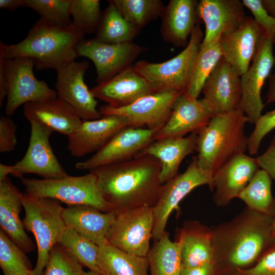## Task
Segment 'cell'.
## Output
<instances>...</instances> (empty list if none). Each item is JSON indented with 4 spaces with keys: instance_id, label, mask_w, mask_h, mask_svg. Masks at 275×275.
Segmentation results:
<instances>
[{
    "instance_id": "obj_8",
    "label": "cell",
    "mask_w": 275,
    "mask_h": 275,
    "mask_svg": "<svg viewBox=\"0 0 275 275\" xmlns=\"http://www.w3.org/2000/svg\"><path fill=\"white\" fill-rule=\"evenodd\" d=\"M31 126L30 142L23 157L11 166L0 164V180L12 175L19 178L28 174L37 175L43 179L60 178L68 175L55 156L49 143L53 132L35 121Z\"/></svg>"
},
{
    "instance_id": "obj_32",
    "label": "cell",
    "mask_w": 275,
    "mask_h": 275,
    "mask_svg": "<svg viewBox=\"0 0 275 275\" xmlns=\"http://www.w3.org/2000/svg\"><path fill=\"white\" fill-rule=\"evenodd\" d=\"M140 31L123 17L112 0L103 13L94 38L105 43H123L132 42Z\"/></svg>"
},
{
    "instance_id": "obj_26",
    "label": "cell",
    "mask_w": 275,
    "mask_h": 275,
    "mask_svg": "<svg viewBox=\"0 0 275 275\" xmlns=\"http://www.w3.org/2000/svg\"><path fill=\"white\" fill-rule=\"evenodd\" d=\"M21 193L7 177L0 180V226L2 230L24 252L35 250V244L25 231L19 217Z\"/></svg>"
},
{
    "instance_id": "obj_33",
    "label": "cell",
    "mask_w": 275,
    "mask_h": 275,
    "mask_svg": "<svg viewBox=\"0 0 275 275\" xmlns=\"http://www.w3.org/2000/svg\"><path fill=\"white\" fill-rule=\"evenodd\" d=\"M237 198L253 210L272 216L275 215V198L272 194L271 178L263 170H258Z\"/></svg>"
},
{
    "instance_id": "obj_9",
    "label": "cell",
    "mask_w": 275,
    "mask_h": 275,
    "mask_svg": "<svg viewBox=\"0 0 275 275\" xmlns=\"http://www.w3.org/2000/svg\"><path fill=\"white\" fill-rule=\"evenodd\" d=\"M153 207L143 206L117 213L107 242L125 252L147 257L154 227Z\"/></svg>"
},
{
    "instance_id": "obj_18",
    "label": "cell",
    "mask_w": 275,
    "mask_h": 275,
    "mask_svg": "<svg viewBox=\"0 0 275 275\" xmlns=\"http://www.w3.org/2000/svg\"><path fill=\"white\" fill-rule=\"evenodd\" d=\"M202 92L203 99L214 116L238 109L242 97L241 77L222 57Z\"/></svg>"
},
{
    "instance_id": "obj_29",
    "label": "cell",
    "mask_w": 275,
    "mask_h": 275,
    "mask_svg": "<svg viewBox=\"0 0 275 275\" xmlns=\"http://www.w3.org/2000/svg\"><path fill=\"white\" fill-rule=\"evenodd\" d=\"M182 268L213 263L210 228L198 221L185 222L179 231Z\"/></svg>"
},
{
    "instance_id": "obj_27",
    "label": "cell",
    "mask_w": 275,
    "mask_h": 275,
    "mask_svg": "<svg viewBox=\"0 0 275 275\" xmlns=\"http://www.w3.org/2000/svg\"><path fill=\"white\" fill-rule=\"evenodd\" d=\"M197 136V133H192L186 137L154 140L139 154L150 155L160 161V181L163 184L178 174L183 159L196 150Z\"/></svg>"
},
{
    "instance_id": "obj_23",
    "label": "cell",
    "mask_w": 275,
    "mask_h": 275,
    "mask_svg": "<svg viewBox=\"0 0 275 275\" xmlns=\"http://www.w3.org/2000/svg\"><path fill=\"white\" fill-rule=\"evenodd\" d=\"M263 37L259 26L249 16L236 30L219 39L223 57L240 76L250 67Z\"/></svg>"
},
{
    "instance_id": "obj_42",
    "label": "cell",
    "mask_w": 275,
    "mask_h": 275,
    "mask_svg": "<svg viewBox=\"0 0 275 275\" xmlns=\"http://www.w3.org/2000/svg\"><path fill=\"white\" fill-rule=\"evenodd\" d=\"M242 3L252 13L263 37L275 41V17L268 13L262 0H242Z\"/></svg>"
},
{
    "instance_id": "obj_43",
    "label": "cell",
    "mask_w": 275,
    "mask_h": 275,
    "mask_svg": "<svg viewBox=\"0 0 275 275\" xmlns=\"http://www.w3.org/2000/svg\"><path fill=\"white\" fill-rule=\"evenodd\" d=\"M233 275H275V243L255 265Z\"/></svg>"
},
{
    "instance_id": "obj_11",
    "label": "cell",
    "mask_w": 275,
    "mask_h": 275,
    "mask_svg": "<svg viewBox=\"0 0 275 275\" xmlns=\"http://www.w3.org/2000/svg\"><path fill=\"white\" fill-rule=\"evenodd\" d=\"M212 177L199 166L194 157L186 170L178 173L161 185L158 197L153 207L154 227L152 238L158 239L166 231L169 217L180 202L195 188L207 185L210 188Z\"/></svg>"
},
{
    "instance_id": "obj_44",
    "label": "cell",
    "mask_w": 275,
    "mask_h": 275,
    "mask_svg": "<svg viewBox=\"0 0 275 275\" xmlns=\"http://www.w3.org/2000/svg\"><path fill=\"white\" fill-rule=\"evenodd\" d=\"M17 126L10 117L2 116L0 119V152L14 150L17 145Z\"/></svg>"
},
{
    "instance_id": "obj_36",
    "label": "cell",
    "mask_w": 275,
    "mask_h": 275,
    "mask_svg": "<svg viewBox=\"0 0 275 275\" xmlns=\"http://www.w3.org/2000/svg\"><path fill=\"white\" fill-rule=\"evenodd\" d=\"M59 243L84 267L100 274L99 246L66 227Z\"/></svg>"
},
{
    "instance_id": "obj_7",
    "label": "cell",
    "mask_w": 275,
    "mask_h": 275,
    "mask_svg": "<svg viewBox=\"0 0 275 275\" xmlns=\"http://www.w3.org/2000/svg\"><path fill=\"white\" fill-rule=\"evenodd\" d=\"M204 35L198 23L192 32L186 46L174 58L158 63L141 60L133 66L149 81L156 92H185Z\"/></svg>"
},
{
    "instance_id": "obj_16",
    "label": "cell",
    "mask_w": 275,
    "mask_h": 275,
    "mask_svg": "<svg viewBox=\"0 0 275 275\" xmlns=\"http://www.w3.org/2000/svg\"><path fill=\"white\" fill-rule=\"evenodd\" d=\"M183 92H156L145 96L132 104L114 108L107 105L100 107L102 116L117 115L125 117L128 126L159 130L169 119L173 103Z\"/></svg>"
},
{
    "instance_id": "obj_2",
    "label": "cell",
    "mask_w": 275,
    "mask_h": 275,
    "mask_svg": "<svg viewBox=\"0 0 275 275\" xmlns=\"http://www.w3.org/2000/svg\"><path fill=\"white\" fill-rule=\"evenodd\" d=\"M161 168L160 161L155 157L138 154L130 159L89 172L96 176L105 200L118 213L154 206L162 185Z\"/></svg>"
},
{
    "instance_id": "obj_49",
    "label": "cell",
    "mask_w": 275,
    "mask_h": 275,
    "mask_svg": "<svg viewBox=\"0 0 275 275\" xmlns=\"http://www.w3.org/2000/svg\"><path fill=\"white\" fill-rule=\"evenodd\" d=\"M23 0H0V8L14 11L22 7Z\"/></svg>"
},
{
    "instance_id": "obj_51",
    "label": "cell",
    "mask_w": 275,
    "mask_h": 275,
    "mask_svg": "<svg viewBox=\"0 0 275 275\" xmlns=\"http://www.w3.org/2000/svg\"><path fill=\"white\" fill-rule=\"evenodd\" d=\"M85 275H100L95 272L89 270L88 271H85Z\"/></svg>"
},
{
    "instance_id": "obj_35",
    "label": "cell",
    "mask_w": 275,
    "mask_h": 275,
    "mask_svg": "<svg viewBox=\"0 0 275 275\" xmlns=\"http://www.w3.org/2000/svg\"><path fill=\"white\" fill-rule=\"evenodd\" d=\"M123 17L141 30L160 17L164 9L160 0H113Z\"/></svg>"
},
{
    "instance_id": "obj_20",
    "label": "cell",
    "mask_w": 275,
    "mask_h": 275,
    "mask_svg": "<svg viewBox=\"0 0 275 275\" xmlns=\"http://www.w3.org/2000/svg\"><path fill=\"white\" fill-rule=\"evenodd\" d=\"M90 90L96 99L114 108L128 106L145 96L156 92L133 66L97 84Z\"/></svg>"
},
{
    "instance_id": "obj_1",
    "label": "cell",
    "mask_w": 275,
    "mask_h": 275,
    "mask_svg": "<svg viewBox=\"0 0 275 275\" xmlns=\"http://www.w3.org/2000/svg\"><path fill=\"white\" fill-rule=\"evenodd\" d=\"M273 216L247 207L210 228L217 275H233L255 265L275 243Z\"/></svg>"
},
{
    "instance_id": "obj_28",
    "label": "cell",
    "mask_w": 275,
    "mask_h": 275,
    "mask_svg": "<svg viewBox=\"0 0 275 275\" xmlns=\"http://www.w3.org/2000/svg\"><path fill=\"white\" fill-rule=\"evenodd\" d=\"M23 114L29 122L39 123L67 136L82 121L68 105L58 97L26 103L23 105Z\"/></svg>"
},
{
    "instance_id": "obj_22",
    "label": "cell",
    "mask_w": 275,
    "mask_h": 275,
    "mask_svg": "<svg viewBox=\"0 0 275 275\" xmlns=\"http://www.w3.org/2000/svg\"><path fill=\"white\" fill-rule=\"evenodd\" d=\"M198 13L205 25L201 47L218 42L223 35L236 30L246 17L239 0H200Z\"/></svg>"
},
{
    "instance_id": "obj_31",
    "label": "cell",
    "mask_w": 275,
    "mask_h": 275,
    "mask_svg": "<svg viewBox=\"0 0 275 275\" xmlns=\"http://www.w3.org/2000/svg\"><path fill=\"white\" fill-rule=\"evenodd\" d=\"M150 248L147 255L150 275H181L180 243L172 241L166 231Z\"/></svg>"
},
{
    "instance_id": "obj_47",
    "label": "cell",
    "mask_w": 275,
    "mask_h": 275,
    "mask_svg": "<svg viewBox=\"0 0 275 275\" xmlns=\"http://www.w3.org/2000/svg\"><path fill=\"white\" fill-rule=\"evenodd\" d=\"M181 275H217L213 263L182 268Z\"/></svg>"
},
{
    "instance_id": "obj_10",
    "label": "cell",
    "mask_w": 275,
    "mask_h": 275,
    "mask_svg": "<svg viewBox=\"0 0 275 275\" xmlns=\"http://www.w3.org/2000/svg\"><path fill=\"white\" fill-rule=\"evenodd\" d=\"M33 62L25 58L7 59L5 115L11 117L22 105L57 97L56 90L35 76Z\"/></svg>"
},
{
    "instance_id": "obj_52",
    "label": "cell",
    "mask_w": 275,
    "mask_h": 275,
    "mask_svg": "<svg viewBox=\"0 0 275 275\" xmlns=\"http://www.w3.org/2000/svg\"><path fill=\"white\" fill-rule=\"evenodd\" d=\"M272 228L275 234V215L273 216Z\"/></svg>"
},
{
    "instance_id": "obj_39",
    "label": "cell",
    "mask_w": 275,
    "mask_h": 275,
    "mask_svg": "<svg viewBox=\"0 0 275 275\" xmlns=\"http://www.w3.org/2000/svg\"><path fill=\"white\" fill-rule=\"evenodd\" d=\"M69 2L70 0H23L22 7L33 9L40 19L67 27L72 23L69 13Z\"/></svg>"
},
{
    "instance_id": "obj_50",
    "label": "cell",
    "mask_w": 275,
    "mask_h": 275,
    "mask_svg": "<svg viewBox=\"0 0 275 275\" xmlns=\"http://www.w3.org/2000/svg\"><path fill=\"white\" fill-rule=\"evenodd\" d=\"M262 1L268 13L275 17V0H262Z\"/></svg>"
},
{
    "instance_id": "obj_4",
    "label": "cell",
    "mask_w": 275,
    "mask_h": 275,
    "mask_svg": "<svg viewBox=\"0 0 275 275\" xmlns=\"http://www.w3.org/2000/svg\"><path fill=\"white\" fill-rule=\"evenodd\" d=\"M247 123L248 118L238 109L214 116L198 133V163L212 178L227 161L247 150L248 137L244 131Z\"/></svg>"
},
{
    "instance_id": "obj_6",
    "label": "cell",
    "mask_w": 275,
    "mask_h": 275,
    "mask_svg": "<svg viewBox=\"0 0 275 275\" xmlns=\"http://www.w3.org/2000/svg\"><path fill=\"white\" fill-rule=\"evenodd\" d=\"M20 179L25 193L29 195L57 200L67 206L89 205L104 212L114 211L103 196L96 176L90 172L53 179Z\"/></svg>"
},
{
    "instance_id": "obj_25",
    "label": "cell",
    "mask_w": 275,
    "mask_h": 275,
    "mask_svg": "<svg viewBox=\"0 0 275 275\" xmlns=\"http://www.w3.org/2000/svg\"><path fill=\"white\" fill-rule=\"evenodd\" d=\"M117 213L104 212L89 205H68L62 216L66 227L98 246L107 243L108 231Z\"/></svg>"
},
{
    "instance_id": "obj_40",
    "label": "cell",
    "mask_w": 275,
    "mask_h": 275,
    "mask_svg": "<svg viewBox=\"0 0 275 275\" xmlns=\"http://www.w3.org/2000/svg\"><path fill=\"white\" fill-rule=\"evenodd\" d=\"M83 266L60 243L51 249L43 275H85Z\"/></svg>"
},
{
    "instance_id": "obj_37",
    "label": "cell",
    "mask_w": 275,
    "mask_h": 275,
    "mask_svg": "<svg viewBox=\"0 0 275 275\" xmlns=\"http://www.w3.org/2000/svg\"><path fill=\"white\" fill-rule=\"evenodd\" d=\"M25 253L0 230V267L3 275H32L33 268Z\"/></svg>"
},
{
    "instance_id": "obj_34",
    "label": "cell",
    "mask_w": 275,
    "mask_h": 275,
    "mask_svg": "<svg viewBox=\"0 0 275 275\" xmlns=\"http://www.w3.org/2000/svg\"><path fill=\"white\" fill-rule=\"evenodd\" d=\"M223 57L218 42L200 47L186 94L198 99L209 76Z\"/></svg>"
},
{
    "instance_id": "obj_45",
    "label": "cell",
    "mask_w": 275,
    "mask_h": 275,
    "mask_svg": "<svg viewBox=\"0 0 275 275\" xmlns=\"http://www.w3.org/2000/svg\"><path fill=\"white\" fill-rule=\"evenodd\" d=\"M255 158L259 168L264 170L275 181V134L266 150Z\"/></svg>"
},
{
    "instance_id": "obj_3",
    "label": "cell",
    "mask_w": 275,
    "mask_h": 275,
    "mask_svg": "<svg viewBox=\"0 0 275 275\" xmlns=\"http://www.w3.org/2000/svg\"><path fill=\"white\" fill-rule=\"evenodd\" d=\"M84 36L72 24L63 27L40 18L22 41L4 44V50L7 59L28 58L38 70L57 71L75 61L76 47Z\"/></svg>"
},
{
    "instance_id": "obj_46",
    "label": "cell",
    "mask_w": 275,
    "mask_h": 275,
    "mask_svg": "<svg viewBox=\"0 0 275 275\" xmlns=\"http://www.w3.org/2000/svg\"><path fill=\"white\" fill-rule=\"evenodd\" d=\"M7 58L4 50V43L0 41V107L7 96L6 86V71Z\"/></svg>"
},
{
    "instance_id": "obj_17",
    "label": "cell",
    "mask_w": 275,
    "mask_h": 275,
    "mask_svg": "<svg viewBox=\"0 0 275 275\" xmlns=\"http://www.w3.org/2000/svg\"><path fill=\"white\" fill-rule=\"evenodd\" d=\"M260 168L255 158L245 153L237 154L224 163L213 174L210 189L218 207L230 204L248 184Z\"/></svg>"
},
{
    "instance_id": "obj_5",
    "label": "cell",
    "mask_w": 275,
    "mask_h": 275,
    "mask_svg": "<svg viewBox=\"0 0 275 275\" xmlns=\"http://www.w3.org/2000/svg\"><path fill=\"white\" fill-rule=\"evenodd\" d=\"M25 215L22 220L25 230L34 235L37 248V259L32 275H43L52 248L60 241L66 228L63 220V207L51 198L21 193Z\"/></svg>"
},
{
    "instance_id": "obj_14",
    "label": "cell",
    "mask_w": 275,
    "mask_h": 275,
    "mask_svg": "<svg viewBox=\"0 0 275 275\" xmlns=\"http://www.w3.org/2000/svg\"><path fill=\"white\" fill-rule=\"evenodd\" d=\"M88 61H74L57 71L55 84L57 97L68 105L82 121L101 118L98 102L85 82Z\"/></svg>"
},
{
    "instance_id": "obj_38",
    "label": "cell",
    "mask_w": 275,
    "mask_h": 275,
    "mask_svg": "<svg viewBox=\"0 0 275 275\" xmlns=\"http://www.w3.org/2000/svg\"><path fill=\"white\" fill-rule=\"evenodd\" d=\"M69 13L72 25L84 35L97 30L103 15L98 0H70Z\"/></svg>"
},
{
    "instance_id": "obj_12",
    "label": "cell",
    "mask_w": 275,
    "mask_h": 275,
    "mask_svg": "<svg viewBox=\"0 0 275 275\" xmlns=\"http://www.w3.org/2000/svg\"><path fill=\"white\" fill-rule=\"evenodd\" d=\"M78 56L91 60L95 67L96 83L100 84L133 66L137 57L147 50L132 42L108 44L95 38L82 39L76 47Z\"/></svg>"
},
{
    "instance_id": "obj_48",
    "label": "cell",
    "mask_w": 275,
    "mask_h": 275,
    "mask_svg": "<svg viewBox=\"0 0 275 275\" xmlns=\"http://www.w3.org/2000/svg\"><path fill=\"white\" fill-rule=\"evenodd\" d=\"M269 84L265 104L275 103V73L269 77Z\"/></svg>"
},
{
    "instance_id": "obj_41",
    "label": "cell",
    "mask_w": 275,
    "mask_h": 275,
    "mask_svg": "<svg viewBox=\"0 0 275 275\" xmlns=\"http://www.w3.org/2000/svg\"><path fill=\"white\" fill-rule=\"evenodd\" d=\"M254 130L248 137V151L251 155L258 154L263 139L275 129V108L259 117Z\"/></svg>"
},
{
    "instance_id": "obj_24",
    "label": "cell",
    "mask_w": 275,
    "mask_h": 275,
    "mask_svg": "<svg viewBox=\"0 0 275 275\" xmlns=\"http://www.w3.org/2000/svg\"><path fill=\"white\" fill-rule=\"evenodd\" d=\"M199 1L171 0L161 15V36L177 47H186L188 38L199 23Z\"/></svg>"
},
{
    "instance_id": "obj_19",
    "label": "cell",
    "mask_w": 275,
    "mask_h": 275,
    "mask_svg": "<svg viewBox=\"0 0 275 275\" xmlns=\"http://www.w3.org/2000/svg\"><path fill=\"white\" fill-rule=\"evenodd\" d=\"M214 116L202 98L194 99L185 92L174 101L170 117L157 132L155 140L168 137H184L188 133H198Z\"/></svg>"
},
{
    "instance_id": "obj_30",
    "label": "cell",
    "mask_w": 275,
    "mask_h": 275,
    "mask_svg": "<svg viewBox=\"0 0 275 275\" xmlns=\"http://www.w3.org/2000/svg\"><path fill=\"white\" fill-rule=\"evenodd\" d=\"M100 275H150L147 257L132 255L108 244L99 246Z\"/></svg>"
},
{
    "instance_id": "obj_15",
    "label": "cell",
    "mask_w": 275,
    "mask_h": 275,
    "mask_svg": "<svg viewBox=\"0 0 275 275\" xmlns=\"http://www.w3.org/2000/svg\"><path fill=\"white\" fill-rule=\"evenodd\" d=\"M158 130L144 127H125L90 158L76 163L75 168L89 171L99 167L130 159L155 140Z\"/></svg>"
},
{
    "instance_id": "obj_21",
    "label": "cell",
    "mask_w": 275,
    "mask_h": 275,
    "mask_svg": "<svg viewBox=\"0 0 275 275\" xmlns=\"http://www.w3.org/2000/svg\"><path fill=\"white\" fill-rule=\"evenodd\" d=\"M127 126V119L117 115H103L98 119L82 121L68 136V150L77 157L96 152L118 131Z\"/></svg>"
},
{
    "instance_id": "obj_13",
    "label": "cell",
    "mask_w": 275,
    "mask_h": 275,
    "mask_svg": "<svg viewBox=\"0 0 275 275\" xmlns=\"http://www.w3.org/2000/svg\"><path fill=\"white\" fill-rule=\"evenodd\" d=\"M274 40L263 37L252 61V64L241 76L242 97L239 106L249 123L255 124L265 106L261 92L275 65Z\"/></svg>"
}]
</instances>
